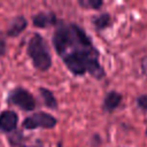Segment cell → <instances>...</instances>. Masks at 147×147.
<instances>
[{"instance_id": "6da1fadb", "label": "cell", "mask_w": 147, "mask_h": 147, "mask_svg": "<svg viewBox=\"0 0 147 147\" xmlns=\"http://www.w3.org/2000/svg\"><path fill=\"white\" fill-rule=\"evenodd\" d=\"M54 48L72 75L83 76L88 72L96 79L105 76L99 62V53L79 25L70 23L60 29L54 37Z\"/></svg>"}, {"instance_id": "7a4b0ae2", "label": "cell", "mask_w": 147, "mask_h": 147, "mask_svg": "<svg viewBox=\"0 0 147 147\" xmlns=\"http://www.w3.org/2000/svg\"><path fill=\"white\" fill-rule=\"evenodd\" d=\"M28 55L36 69L47 71L52 65V57L48 45L40 34H33L28 45Z\"/></svg>"}, {"instance_id": "3957f363", "label": "cell", "mask_w": 147, "mask_h": 147, "mask_svg": "<svg viewBox=\"0 0 147 147\" xmlns=\"http://www.w3.org/2000/svg\"><path fill=\"white\" fill-rule=\"evenodd\" d=\"M8 102L20 107L24 111H30L36 108V100L33 95L23 87H16L11 90L8 95Z\"/></svg>"}, {"instance_id": "277c9868", "label": "cell", "mask_w": 147, "mask_h": 147, "mask_svg": "<svg viewBox=\"0 0 147 147\" xmlns=\"http://www.w3.org/2000/svg\"><path fill=\"white\" fill-rule=\"evenodd\" d=\"M57 121L54 116H52L48 113L44 111H38L32 114L31 116H28L22 125L26 130H34L37 127H44V129H52L56 125Z\"/></svg>"}, {"instance_id": "5b68a950", "label": "cell", "mask_w": 147, "mask_h": 147, "mask_svg": "<svg viewBox=\"0 0 147 147\" xmlns=\"http://www.w3.org/2000/svg\"><path fill=\"white\" fill-rule=\"evenodd\" d=\"M17 114L13 110H5L0 114V130L2 132H11L17 126Z\"/></svg>"}, {"instance_id": "8992f818", "label": "cell", "mask_w": 147, "mask_h": 147, "mask_svg": "<svg viewBox=\"0 0 147 147\" xmlns=\"http://www.w3.org/2000/svg\"><path fill=\"white\" fill-rule=\"evenodd\" d=\"M32 23L36 28L45 29L47 26L55 25L57 23V18H56L55 13H53V11H41V13L33 15Z\"/></svg>"}, {"instance_id": "52a82bcc", "label": "cell", "mask_w": 147, "mask_h": 147, "mask_svg": "<svg viewBox=\"0 0 147 147\" xmlns=\"http://www.w3.org/2000/svg\"><path fill=\"white\" fill-rule=\"evenodd\" d=\"M26 25H28V21L23 16H16L10 21L6 33H7V36H9L11 38L17 37L25 30Z\"/></svg>"}, {"instance_id": "ba28073f", "label": "cell", "mask_w": 147, "mask_h": 147, "mask_svg": "<svg viewBox=\"0 0 147 147\" xmlns=\"http://www.w3.org/2000/svg\"><path fill=\"white\" fill-rule=\"evenodd\" d=\"M122 101V95L119 93H117L116 91H110L107 93V95L105 96V100H103V110L108 111V113H111L114 111L121 103Z\"/></svg>"}, {"instance_id": "9c48e42d", "label": "cell", "mask_w": 147, "mask_h": 147, "mask_svg": "<svg viewBox=\"0 0 147 147\" xmlns=\"http://www.w3.org/2000/svg\"><path fill=\"white\" fill-rule=\"evenodd\" d=\"M92 22H93V25L95 26V29L98 31H101V30L107 29L111 24V17L109 14L105 13V14H101L99 16H94Z\"/></svg>"}, {"instance_id": "30bf717a", "label": "cell", "mask_w": 147, "mask_h": 147, "mask_svg": "<svg viewBox=\"0 0 147 147\" xmlns=\"http://www.w3.org/2000/svg\"><path fill=\"white\" fill-rule=\"evenodd\" d=\"M39 92H40V95L42 98V101L45 103L46 107L51 108V109H55L57 107V101H56V98L54 96V94L48 90V88H45V87H40L39 88Z\"/></svg>"}, {"instance_id": "8fae6325", "label": "cell", "mask_w": 147, "mask_h": 147, "mask_svg": "<svg viewBox=\"0 0 147 147\" xmlns=\"http://www.w3.org/2000/svg\"><path fill=\"white\" fill-rule=\"evenodd\" d=\"M78 5L86 9H99L103 5L101 0H79Z\"/></svg>"}, {"instance_id": "7c38bea8", "label": "cell", "mask_w": 147, "mask_h": 147, "mask_svg": "<svg viewBox=\"0 0 147 147\" xmlns=\"http://www.w3.org/2000/svg\"><path fill=\"white\" fill-rule=\"evenodd\" d=\"M137 103H138V106H139L141 109L147 110V95H141V96H139L138 100H137Z\"/></svg>"}, {"instance_id": "4fadbf2b", "label": "cell", "mask_w": 147, "mask_h": 147, "mask_svg": "<svg viewBox=\"0 0 147 147\" xmlns=\"http://www.w3.org/2000/svg\"><path fill=\"white\" fill-rule=\"evenodd\" d=\"M6 53V40L2 33H0V55H5Z\"/></svg>"}, {"instance_id": "5bb4252c", "label": "cell", "mask_w": 147, "mask_h": 147, "mask_svg": "<svg viewBox=\"0 0 147 147\" xmlns=\"http://www.w3.org/2000/svg\"><path fill=\"white\" fill-rule=\"evenodd\" d=\"M21 147H26V146H21Z\"/></svg>"}]
</instances>
